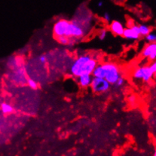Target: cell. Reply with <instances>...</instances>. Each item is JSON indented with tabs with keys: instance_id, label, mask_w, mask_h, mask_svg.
Masks as SVG:
<instances>
[{
	"instance_id": "18",
	"label": "cell",
	"mask_w": 156,
	"mask_h": 156,
	"mask_svg": "<svg viewBox=\"0 0 156 156\" xmlns=\"http://www.w3.org/2000/svg\"><path fill=\"white\" fill-rule=\"evenodd\" d=\"M103 20L107 22V23H110L112 21V17H111L110 14L108 12H105L104 14H103Z\"/></svg>"
},
{
	"instance_id": "24",
	"label": "cell",
	"mask_w": 156,
	"mask_h": 156,
	"mask_svg": "<svg viewBox=\"0 0 156 156\" xmlns=\"http://www.w3.org/2000/svg\"><path fill=\"white\" fill-rule=\"evenodd\" d=\"M153 156H156V149L155 150V152H154V155Z\"/></svg>"
},
{
	"instance_id": "12",
	"label": "cell",
	"mask_w": 156,
	"mask_h": 156,
	"mask_svg": "<svg viewBox=\"0 0 156 156\" xmlns=\"http://www.w3.org/2000/svg\"><path fill=\"white\" fill-rule=\"evenodd\" d=\"M98 39H100V41H103L106 39L108 36V30L105 28H102L99 30L98 33Z\"/></svg>"
},
{
	"instance_id": "7",
	"label": "cell",
	"mask_w": 156,
	"mask_h": 156,
	"mask_svg": "<svg viewBox=\"0 0 156 156\" xmlns=\"http://www.w3.org/2000/svg\"><path fill=\"white\" fill-rule=\"evenodd\" d=\"M141 56L151 62L156 60V42L148 43L145 45L141 52Z\"/></svg>"
},
{
	"instance_id": "14",
	"label": "cell",
	"mask_w": 156,
	"mask_h": 156,
	"mask_svg": "<svg viewBox=\"0 0 156 156\" xmlns=\"http://www.w3.org/2000/svg\"><path fill=\"white\" fill-rule=\"evenodd\" d=\"M146 42L149 43H155L156 42V33H149L147 36H145Z\"/></svg>"
},
{
	"instance_id": "1",
	"label": "cell",
	"mask_w": 156,
	"mask_h": 156,
	"mask_svg": "<svg viewBox=\"0 0 156 156\" xmlns=\"http://www.w3.org/2000/svg\"><path fill=\"white\" fill-rule=\"evenodd\" d=\"M98 61L90 54H82L79 55L72 62L69 67V73L72 76L77 79L82 75H92Z\"/></svg>"
},
{
	"instance_id": "23",
	"label": "cell",
	"mask_w": 156,
	"mask_h": 156,
	"mask_svg": "<svg viewBox=\"0 0 156 156\" xmlns=\"http://www.w3.org/2000/svg\"><path fill=\"white\" fill-rule=\"evenodd\" d=\"M153 78H154V79H155V80L156 81V72H155V73H154V75H153Z\"/></svg>"
},
{
	"instance_id": "15",
	"label": "cell",
	"mask_w": 156,
	"mask_h": 156,
	"mask_svg": "<svg viewBox=\"0 0 156 156\" xmlns=\"http://www.w3.org/2000/svg\"><path fill=\"white\" fill-rule=\"evenodd\" d=\"M27 85L33 90H36L38 88V83L33 79H28L27 81Z\"/></svg>"
},
{
	"instance_id": "11",
	"label": "cell",
	"mask_w": 156,
	"mask_h": 156,
	"mask_svg": "<svg viewBox=\"0 0 156 156\" xmlns=\"http://www.w3.org/2000/svg\"><path fill=\"white\" fill-rule=\"evenodd\" d=\"M139 31H140V36L145 37L146 36H147L149 33H151V28L149 27L148 25L146 24H139Z\"/></svg>"
},
{
	"instance_id": "21",
	"label": "cell",
	"mask_w": 156,
	"mask_h": 156,
	"mask_svg": "<svg viewBox=\"0 0 156 156\" xmlns=\"http://www.w3.org/2000/svg\"><path fill=\"white\" fill-rule=\"evenodd\" d=\"M134 24L135 23L133 20H130L127 21V27H133Z\"/></svg>"
},
{
	"instance_id": "3",
	"label": "cell",
	"mask_w": 156,
	"mask_h": 156,
	"mask_svg": "<svg viewBox=\"0 0 156 156\" xmlns=\"http://www.w3.org/2000/svg\"><path fill=\"white\" fill-rule=\"evenodd\" d=\"M153 75L154 73L151 70L149 66H141L134 69L132 76L135 80H142L147 83L153 78Z\"/></svg>"
},
{
	"instance_id": "8",
	"label": "cell",
	"mask_w": 156,
	"mask_h": 156,
	"mask_svg": "<svg viewBox=\"0 0 156 156\" xmlns=\"http://www.w3.org/2000/svg\"><path fill=\"white\" fill-rule=\"evenodd\" d=\"M125 28L123 23L119 20H112L109 23V30L115 36H122Z\"/></svg>"
},
{
	"instance_id": "5",
	"label": "cell",
	"mask_w": 156,
	"mask_h": 156,
	"mask_svg": "<svg viewBox=\"0 0 156 156\" xmlns=\"http://www.w3.org/2000/svg\"><path fill=\"white\" fill-rule=\"evenodd\" d=\"M69 23L70 21L66 19H60L57 20L53 27V33L55 37L66 36Z\"/></svg>"
},
{
	"instance_id": "10",
	"label": "cell",
	"mask_w": 156,
	"mask_h": 156,
	"mask_svg": "<svg viewBox=\"0 0 156 156\" xmlns=\"http://www.w3.org/2000/svg\"><path fill=\"white\" fill-rule=\"evenodd\" d=\"M0 109H1L2 112L3 114H10L13 112L14 108L11 104L8 103H2L0 106Z\"/></svg>"
},
{
	"instance_id": "6",
	"label": "cell",
	"mask_w": 156,
	"mask_h": 156,
	"mask_svg": "<svg viewBox=\"0 0 156 156\" xmlns=\"http://www.w3.org/2000/svg\"><path fill=\"white\" fill-rule=\"evenodd\" d=\"M124 38L129 41H136L140 39V35L139 27L137 24H134L131 27H126L124 30L123 35Z\"/></svg>"
},
{
	"instance_id": "4",
	"label": "cell",
	"mask_w": 156,
	"mask_h": 156,
	"mask_svg": "<svg viewBox=\"0 0 156 156\" xmlns=\"http://www.w3.org/2000/svg\"><path fill=\"white\" fill-rule=\"evenodd\" d=\"M90 88L95 94H103L110 89L111 85L103 78L94 77L90 84Z\"/></svg>"
},
{
	"instance_id": "22",
	"label": "cell",
	"mask_w": 156,
	"mask_h": 156,
	"mask_svg": "<svg viewBox=\"0 0 156 156\" xmlns=\"http://www.w3.org/2000/svg\"><path fill=\"white\" fill-rule=\"evenodd\" d=\"M103 2L102 1H100L98 3V7H100V8H101L102 6H103Z\"/></svg>"
},
{
	"instance_id": "2",
	"label": "cell",
	"mask_w": 156,
	"mask_h": 156,
	"mask_svg": "<svg viewBox=\"0 0 156 156\" xmlns=\"http://www.w3.org/2000/svg\"><path fill=\"white\" fill-rule=\"evenodd\" d=\"M92 76L94 77L103 78L110 85H115L118 79L122 76L119 65L113 62H104L98 63L95 67Z\"/></svg>"
},
{
	"instance_id": "20",
	"label": "cell",
	"mask_w": 156,
	"mask_h": 156,
	"mask_svg": "<svg viewBox=\"0 0 156 156\" xmlns=\"http://www.w3.org/2000/svg\"><path fill=\"white\" fill-rule=\"evenodd\" d=\"M39 60L41 63H45L48 60L47 57H46V55H41V56L39 57Z\"/></svg>"
},
{
	"instance_id": "17",
	"label": "cell",
	"mask_w": 156,
	"mask_h": 156,
	"mask_svg": "<svg viewBox=\"0 0 156 156\" xmlns=\"http://www.w3.org/2000/svg\"><path fill=\"white\" fill-rule=\"evenodd\" d=\"M125 78L122 76L119 79H118V81L115 82V84L114 85L116 88H118V87H122V86L125 85Z\"/></svg>"
},
{
	"instance_id": "13",
	"label": "cell",
	"mask_w": 156,
	"mask_h": 156,
	"mask_svg": "<svg viewBox=\"0 0 156 156\" xmlns=\"http://www.w3.org/2000/svg\"><path fill=\"white\" fill-rule=\"evenodd\" d=\"M57 41L60 43L62 45H69V40H70V38L66 37V36H60V37L56 38Z\"/></svg>"
},
{
	"instance_id": "16",
	"label": "cell",
	"mask_w": 156,
	"mask_h": 156,
	"mask_svg": "<svg viewBox=\"0 0 156 156\" xmlns=\"http://www.w3.org/2000/svg\"><path fill=\"white\" fill-rule=\"evenodd\" d=\"M137 101V98L135 94H130L128 98V102L130 106H134L136 105Z\"/></svg>"
},
{
	"instance_id": "9",
	"label": "cell",
	"mask_w": 156,
	"mask_h": 156,
	"mask_svg": "<svg viewBox=\"0 0 156 156\" xmlns=\"http://www.w3.org/2000/svg\"><path fill=\"white\" fill-rule=\"evenodd\" d=\"M92 79H93V76L92 75L85 74L78 77L77 82L80 87H83V88H87V87L90 86Z\"/></svg>"
},
{
	"instance_id": "19",
	"label": "cell",
	"mask_w": 156,
	"mask_h": 156,
	"mask_svg": "<svg viewBox=\"0 0 156 156\" xmlns=\"http://www.w3.org/2000/svg\"><path fill=\"white\" fill-rule=\"evenodd\" d=\"M149 68L151 69V70L153 72V73L156 72V60L152 61V63L149 65Z\"/></svg>"
}]
</instances>
